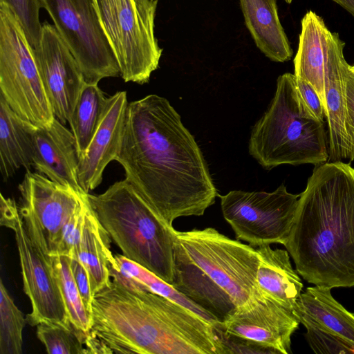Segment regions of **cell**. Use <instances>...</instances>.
I'll return each instance as SVG.
<instances>
[{
    "mask_svg": "<svg viewBox=\"0 0 354 354\" xmlns=\"http://www.w3.org/2000/svg\"><path fill=\"white\" fill-rule=\"evenodd\" d=\"M33 53L54 115L63 124L68 123L86 83L80 67L54 25L48 21L42 24Z\"/></svg>",
    "mask_w": 354,
    "mask_h": 354,
    "instance_id": "obj_13",
    "label": "cell"
},
{
    "mask_svg": "<svg viewBox=\"0 0 354 354\" xmlns=\"http://www.w3.org/2000/svg\"><path fill=\"white\" fill-rule=\"evenodd\" d=\"M53 268L63 301L71 324L88 335L92 324V314L88 312L75 281L71 257L52 256Z\"/></svg>",
    "mask_w": 354,
    "mask_h": 354,
    "instance_id": "obj_25",
    "label": "cell"
},
{
    "mask_svg": "<svg viewBox=\"0 0 354 354\" xmlns=\"http://www.w3.org/2000/svg\"><path fill=\"white\" fill-rule=\"evenodd\" d=\"M344 42L337 33L330 32L324 64L325 116L329 134L328 162H351L346 133V86L344 65Z\"/></svg>",
    "mask_w": 354,
    "mask_h": 354,
    "instance_id": "obj_16",
    "label": "cell"
},
{
    "mask_svg": "<svg viewBox=\"0 0 354 354\" xmlns=\"http://www.w3.org/2000/svg\"><path fill=\"white\" fill-rule=\"evenodd\" d=\"M222 213L237 240L250 245H285L294 223L300 194L281 185L272 192L230 191L218 195Z\"/></svg>",
    "mask_w": 354,
    "mask_h": 354,
    "instance_id": "obj_12",
    "label": "cell"
},
{
    "mask_svg": "<svg viewBox=\"0 0 354 354\" xmlns=\"http://www.w3.org/2000/svg\"><path fill=\"white\" fill-rule=\"evenodd\" d=\"M330 290L315 285L308 287L298 297L292 311L303 325L319 326L354 344V315L334 299Z\"/></svg>",
    "mask_w": 354,
    "mask_h": 354,
    "instance_id": "obj_23",
    "label": "cell"
},
{
    "mask_svg": "<svg viewBox=\"0 0 354 354\" xmlns=\"http://www.w3.org/2000/svg\"><path fill=\"white\" fill-rule=\"evenodd\" d=\"M284 246L307 282L354 286V168L348 163L326 162L314 169Z\"/></svg>",
    "mask_w": 354,
    "mask_h": 354,
    "instance_id": "obj_3",
    "label": "cell"
},
{
    "mask_svg": "<svg viewBox=\"0 0 354 354\" xmlns=\"http://www.w3.org/2000/svg\"><path fill=\"white\" fill-rule=\"evenodd\" d=\"M71 271L86 310L92 314L93 295L88 272L77 259L71 257Z\"/></svg>",
    "mask_w": 354,
    "mask_h": 354,
    "instance_id": "obj_33",
    "label": "cell"
},
{
    "mask_svg": "<svg viewBox=\"0 0 354 354\" xmlns=\"http://www.w3.org/2000/svg\"><path fill=\"white\" fill-rule=\"evenodd\" d=\"M354 17V0H333Z\"/></svg>",
    "mask_w": 354,
    "mask_h": 354,
    "instance_id": "obj_35",
    "label": "cell"
},
{
    "mask_svg": "<svg viewBox=\"0 0 354 354\" xmlns=\"http://www.w3.org/2000/svg\"><path fill=\"white\" fill-rule=\"evenodd\" d=\"M37 336L48 354H88L87 334L73 325L42 322L37 325Z\"/></svg>",
    "mask_w": 354,
    "mask_h": 354,
    "instance_id": "obj_28",
    "label": "cell"
},
{
    "mask_svg": "<svg viewBox=\"0 0 354 354\" xmlns=\"http://www.w3.org/2000/svg\"><path fill=\"white\" fill-rule=\"evenodd\" d=\"M115 259L118 267L121 270L145 284L153 292L189 308L214 324L218 322L213 316L190 301L172 286L144 267L128 259L122 254L115 255Z\"/></svg>",
    "mask_w": 354,
    "mask_h": 354,
    "instance_id": "obj_27",
    "label": "cell"
},
{
    "mask_svg": "<svg viewBox=\"0 0 354 354\" xmlns=\"http://www.w3.org/2000/svg\"><path fill=\"white\" fill-rule=\"evenodd\" d=\"M351 68L354 70V65L351 66Z\"/></svg>",
    "mask_w": 354,
    "mask_h": 354,
    "instance_id": "obj_37",
    "label": "cell"
},
{
    "mask_svg": "<svg viewBox=\"0 0 354 354\" xmlns=\"http://www.w3.org/2000/svg\"><path fill=\"white\" fill-rule=\"evenodd\" d=\"M18 188L20 205L38 221L49 254L70 256L90 204L88 194L30 170Z\"/></svg>",
    "mask_w": 354,
    "mask_h": 354,
    "instance_id": "obj_9",
    "label": "cell"
},
{
    "mask_svg": "<svg viewBox=\"0 0 354 354\" xmlns=\"http://www.w3.org/2000/svg\"><path fill=\"white\" fill-rule=\"evenodd\" d=\"M36 125L19 117L0 95V171L8 180L21 167H32Z\"/></svg>",
    "mask_w": 354,
    "mask_h": 354,
    "instance_id": "obj_21",
    "label": "cell"
},
{
    "mask_svg": "<svg viewBox=\"0 0 354 354\" xmlns=\"http://www.w3.org/2000/svg\"><path fill=\"white\" fill-rule=\"evenodd\" d=\"M115 160L170 227L178 217L203 216L218 196L196 141L170 102L158 95L129 103Z\"/></svg>",
    "mask_w": 354,
    "mask_h": 354,
    "instance_id": "obj_1",
    "label": "cell"
},
{
    "mask_svg": "<svg viewBox=\"0 0 354 354\" xmlns=\"http://www.w3.org/2000/svg\"><path fill=\"white\" fill-rule=\"evenodd\" d=\"M240 4L258 48L272 61L290 60L292 50L278 16L276 0H240Z\"/></svg>",
    "mask_w": 354,
    "mask_h": 354,
    "instance_id": "obj_20",
    "label": "cell"
},
{
    "mask_svg": "<svg viewBox=\"0 0 354 354\" xmlns=\"http://www.w3.org/2000/svg\"><path fill=\"white\" fill-rule=\"evenodd\" d=\"M257 286L286 308L293 310L303 283L290 263L288 252L263 245L257 249Z\"/></svg>",
    "mask_w": 354,
    "mask_h": 354,
    "instance_id": "obj_22",
    "label": "cell"
},
{
    "mask_svg": "<svg viewBox=\"0 0 354 354\" xmlns=\"http://www.w3.org/2000/svg\"><path fill=\"white\" fill-rule=\"evenodd\" d=\"M0 95L21 118L36 126L54 120L33 48L12 11L0 2Z\"/></svg>",
    "mask_w": 354,
    "mask_h": 354,
    "instance_id": "obj_8",
    "label": "cell"
},
{
    "mask_svg": "<svg viewBox=\"0 0 354 354\" xmlns=\"http://www.w3.org/2000/svg\"><path fill=\"white\" fill-rule=\"evenodd\" d=\"M0 204L1 225L14 232L24 290L32 306L26 322L32 326L42 322L72 326L55 277L52 256L31 239L15 200L1 194Z\"/></svg>",
    "mask_w": 354,
    "mask_h": 354,
    "instance_id": "obj_11",
    "label": "cell"
},
{
    "mask_svg": "<svg viewBox=\"0 0 354 354\" xmlns=\"http://www.w3.org/2000/svg\"><path fill=\"white\" fill-rule=\"evenodd\" d=\"M14 13L32 48L40 40L42 24L39 20V0H0Z\"/></svg>",
    "mask_w": 354,
    "mask_h": 354,
    "instance_id": "obj_29",
    "label": "cell"
},
{
    "mask_svg": "<svg viewBox=\"0 0 354 354\" xmlns=\"http://www.w3.org/2000/svg\"><path fill=\"white\" fill-rule=\"evenodd\" d=\"M299 324L292 310L258 286L243 306L221 322L226 333L253 340L281 354L292 353L291 336Z\"/></svg>",
    "mask_w": 354,
    "mask_h": 354,
    "instance_id": "obj_14",
    "label": "cell"
},
{
    "mask_svg": "<svg viewBox=\"0 0 354 354\" xmlns=\"http://www.w3.org/2000/svg\"><path fill=\"white\" fill-rule=\"evenodd\" d=\"M306 339L315 353L354 354V344L342 337L319 326L306 324Z\"/></svg>",
    "mask_w": 354,
    "mask_h": 354,
    "instance_id": "obj_30",
    "label": "cell"
},
{
    "mask_svg": "<svg viewBox=\"0 0 354 354\" xmlns=\"http://www.w3.org/2000/svg\"><path fill=\"white\" fill-rule=\"evenodd\" d=\"M32 161L38 173L83 191L77 178L79 156L75 138L56 118L48 125L35 127Z\"/></svg>",
    "mask_w": 354,
    "mask_h": 354,
    "instance_id": "obj_17",
    "label": "cell"
},
{
    "mask_svg": "<svg viewBox=\"0 0 354 354\" xmlns=\"http://www.w3.org/2000/svg\"><path fill=\"white\" fill-rule=\"evenodd\" d=\"M75 57L86 83L120 75L93 0H39Z\"/></svg>",
    "mask_w": 354,
    "mask_h": 354,
    "instance_id": "obj_10",
    "label": "cell"
},
{
    "mask_svg": "<svg viewBox=\"0 0 354 354\" xmlns=\"http://www.w3.org/2000/svg\"><path fill=\"white\" fill-rule=\"evenodd\" d=\"M92 302L88 354H218L214 324L121 270Z\"/></svg>",
    "mask_w": 354,
    "mask_h": 354,
    "instance_id": "obj_2",
    "label": "cell"
},
{
    "mask_svg": "<svg viewBox=\"0 0 354 354\" xmlns=\"http://www.w3.org/2000/svg\"><path fill=\"white\" fill-rule=\"evenodd\" d=\"M296 83L298 91L309 111L315 118L324 121L325 110L322 100L315 88L304 80L296 78Z\"/></svg>",
    "mask_w": 354,
    "mask_h": 354,
    "instance_id": "obj_34",
    "label": "cell"
},
{
    "mask_svg": "<svg viewBox=\"0 0 354 354\" xmlns=\"http://www.w3.org/2000/svg\"><path fill=\"white\" fill-rule=\"evenodd\" d=\"M125 82H149L162 49L154 32L158 0H93Z\"/></svg>",
    "mask_w": 354,
    "mask_h": 354,
    "instance_id": "obj_7",
    "label": "cell"
},
{
    "mask_svg": "<svg viewBox=\"0 0 354 354\" xmlns=\"http://www.w3.org/2000/svg\"><path fill=\"white\" fill-rule=\"evenodd\" d=\"M126 91L107 97L100 122L86 149L79 156L78 183L88 194L102 180L108 164L118 154L128 106Z\"/></svg>",
    "mask_w": 354,
    "mask_h": 354,
    "instance_id": "obj_15",
    "label": "cell"
},
{
    "mask_svg": "<svg viewBox=\"0 0 354 354\" xmlns=\"http://www.w3.org/2000/svg\"><path fill=\"white\" fill-rule=\"evenodd\" d=\"M286 3H290L292 0H284Z\"/></svg>",
    "mask_w": 354,
    "mask_h": 354,
    "instance_id": "obj_36",
    "label": "cell"
},
{
    "mask_svg": "<svg viewBox=\"0 0 354 354\" xmlns=\"http://www.w3.org/2000/svg\"><path fill=\"white\" fill-rule=\"evenodd\" d=\"M258 265L252 246L213 227L175 230L171 286L219 322L250 299Z\"/></svg>",
    "mask_w": 354,
    "mask_h": 354,
    "instance_id": "obj_4",
    "label": "cell"
},
{
    "mask_svg": "<svg viewBox=\"0 0 354 354\" xmlns=\"http://www.w3.org/2000/svg\"><path fill=\"white\" fill-rule=\"evenodd\" d=\"M26 318L0 281V354L22 353V332Z\"/></svg>",
    "mask_w": 354,
    "mask_h": 354,
    "instance_id": "obj_26",
    "label": "cell"
},
{
    "mask_svg": "<svg viewBox=\"0 0 354 354\" xmlns=\"http://www.w3.org/2000/svg\"><path fill=\"white\" fill-rule=\"evenodd\" d=\"M111 240L89 204L69 257L79 260L86 269L93 296L110 283L111 266L117 264L111 250Z\"/></svg>",
    "mask_w": 354,
    "mask_h": 354,
    "instance_id": "obj_18",
    "label": "cell"
},
{
    "mask_svg": "<svg viewBox=\"0 0 354 354\" xmlns=\"http://www.w3.org/2000/svg\"><path fill=\"white\" fill-rule=\"evenodd\" d=\"M343 71L346 86V127L351 151V161H353L354 160V70L346 62Z\"/></svg>",
    "mask_w": 354,
    "mask_h": 354,
    "instance_id": "obj_32",
    "label": "cell"
},
{
    "mask_svg": "<svg viewBox=\"0 0 354 354\" xmlns=\"http://www.w3.org/2000/svg\"><path fill=\"white\" fill-rule=\"evenodd\" d=\"M98 84L85 83L68 122L78 156L88 147L102 118L107 97Z\"/></svg>",
    "mask_w": 354,
    "mask_h": 354,
    "instance_id": "obj_24",
    "label": "cell"
},
{
    "mask_svg": "<svg viewBox=\"0 0 354 354\" xmlns=\"http://www.w3.org/2000/svg\"><path fill=\"white\" fill-rule=\"evenodd\" d=\"M217 335L223 346L224 354L268 353L279 354L275 350L253 340L226 333L221 322L214 324Z\"/></svg>",
    "mask_w": 354,
    "mask_h": 354,
    "instance_id": "obj_31",
    "label": "cell"
},
{
    "mask_svg": "<svg viewBox=\"0 0 354 354\" xmlns=\"http://www.w3.org/2000/svg\"><path fill=\"white\" fill-rule=\"evenodd\" d=\"M248 150L266 169L328 162L324 122L304 102L294 74L286 73L277 78L268 109L252 129Z\"/></svg>",
    "mask_w": 354,
    "mask_h": 354,
    "instance_id": "obj_5",
    "label": "cell"
},
{
    "mask_svg": "<svg viewBox=\"0 0 354 354\" xmlns=\"http://www.w3.org/2000/svg\"><path fill=\"white\" fill-rule=\"evenodd\" d=\"M330 32L321 17L312 10L307 12L301 20L299 46L294 59V75L315 88L324 110V64Z\"/></svg>",
    "mask_w": 354,
    "mask_h": 354,
    "instance_id": "obj_19",
    "label": "cell"
},
{
    "mask_svg": "<svg viewBox=\"0 0 354 354\" xmlns=\"http://www.w3.org/2000/svg\"><path fill=\"white\" fill-rule=\"evenodd\" d=\"M88 198L122 255L171 286L175 229L126 179L115 182L102 194L88 193Z\"/></svg>",
    "mask_w": 354,
    "mask_h": 354,
    "instance_id": "obj_6",
    "label": "cell"
}]
</instances>
